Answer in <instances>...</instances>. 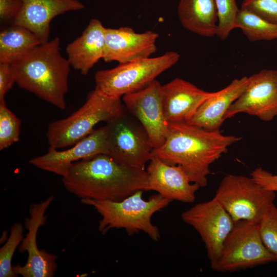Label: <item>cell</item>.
<instances>
[{
	"label": "cell",
	"instance_id": "obj_1",
	"mask_svg": "<svg viewBox=\"0 0 277 277\" xmlns=\"http://www.w3.org/2000/svg\"><path fill=\"white\" fill-rule=\"evenodd\" d=\"M66 189L81 199L120 201L140 190L148 191L145 169L98 154L73 163L62 176Z\"/></svg>",
	"mask_w": 277,
	"mask_h": 277
},
{
	"label": "cell",
	"instance_id": "obj_2",
	"mask_svg": "<svg viewBox=\"0 0 277 277\" xmlns=\"http://www.w3.org/2000/svg\"><path fill=\"white\" fill-rule=\"evenodd\" d=\"M240 140L186 122L169 123L165 143L154 150L162 161L181 166L192 183L203 187L207 185L210 165Z\"/></svg>",
	"mask_w": 277,
	"mask_h": 277
},
{
	"label": "cell",
	"instance_id": "obj_3",
	"mask_svg": "<svg viewBox=\"0 0 277 277\" xmlns=\"http://www.w3.org/2000/svg\"><path fill=\"white\" fill-rule=\"evenodd\" d=\"M60 45V38L55 37L37 46L11 65L15 83L20 88L64 110L71 66L62 55Z\"/></svg>",
	"mask_w": 277,
	"mask_h": 277
},
{
	"label": "cell",
	"instance_id": "obj_4",
	"mask_svg": "<svg viewBox=\"0 0 277 277\" xmlns=\"http://www.w3.org/2000/svg\"><path fill=\"white\" fill-rule=\"evenodd\" d=\"M144 191L137 190L117 201L84 199L81 202L93 207L101 216L98 230L102 234L113 228H122L129 235L143 231L153 241H158L160 232L152 224L151 217L155 213L165 208L171 201L159 193L144 200Z\"/></svg>",
	"mask_w": 277,
	"mask_h": 277
},
{
	"label": "cell",
	"instance_id": "obj_5",
	"mask_svg": "<svg viewBox=\"0 0 277 277\" xmlns=\"http://www.w3.org/2000/svg\"><path fill=\"white\" fill-rule=\"evenodd\" d=\"M124 110L121 98L109 96L95 88L78 109L49 125L46 133L48 148L58 149L74 145L92 132L96 124L107 122Z\"/></svg>",
	"mask_w": 277,
	"mask_h": 277
},
{
	"label": "cell",
	"instance_id": "obj_6",
	"mask_svg": "<svg viewBox=\"0 0 277 277\" xmlns=\"http://www.w3.org/2000/svg\"><path fill=\"white\" fill-rule=\"evenodd\" d=\"M180 57L177 52L169 51L159 56L118 64L114 68L98 70L94 76L95 88L109 96L121 98L148 86L174 66Z\"/></svg>",
	"mask_w": 277,
	"mask_h": 277
},
{
	"label": "cell",
	"instance_id": "obj_7",
	"mask_svg": "<svg viewBox=\"0 0 277 277\" xmlns=\"http://www.w3.org/2000/svg\"><path fill=\"white\" fill-rule=\"evenodd\" d=\"M277 262L261 239L258 223L241 220L225 240L218 259L210 264L218 272H234Z\"/></svg>",
	"mask_w": 277,
	"mask_h": 277
},
{
	"label": "cell",
	"instance_id": "obj_8",
	"mask_svg": "<svg viewBox=\"0 0 277 277\" xmlns=\"http://www.w3.org/2000/svg\"><path fill=\"white\" fill-rule=\"evenodd\" d=\"M234 223L246 220L258 223L275 199V192L265 189L251 176L229 174L220 183L214 197Z\"/></svg>",
	"mask_w": 277,
	"mask_h": 277
},
{
	"label": "cell",
	"instance_id": "obj_9",
	"mask_svg": "<svg viewBox=\"0 0 277 277\" xmlns=\"http://www.w3.org/2000/svg\"><path fill=\"white\" fill-rule=\"evenodd\" d=\"M108 154L117 162L145 169L154 149L145 129L125 110L106 122Z\"/></svg>",
	"mask_w": 277,
	"mask_h": 277
},
{
	"label": "cell",
	"instance_id": "obj_10",
	"mask_svg": "<svg viewBox=\"0 0 277 277\" xmlns=\"http://www.w3.org/2000/svg\"><path fill=\"white\" fill-rule=\"evenodd\" d=\"M183 221L200 234L210 264L220 255L223 244L234 227L233 219L214 198L199 203L182 213Z\"/></svg>",
	"mask_w": 277,
	"mask_h": 277
},
{
	"label": "cell",
	"instance_id": "obj_11",
	"mask_svg": "<svg viewBox=\"0 0 277 277\" xmlns=\"http://www.w3.org/2000/svg\"><path fill=\"white\" fill-rule=\"evenodd\" d=\"M240 113L255 116L265 122L277 115V70L263 69L248 77L245 89L230 106L224 119Z\"/></svg>",
	"mask_w": 277,
	"mask_h": 277
},
{
	"label": "cell",
	"instance_id": "obj_12",
	"mask_svg": "<svg viewBox=\"0 0 277 277\" xmlns=\"http://www.w3.org/2000/svg\"><path fill=\"white\" fill-rule=\"evenodd\" d=\"M54 199L50 196L45 201L33 204L29 209L30 216L26 217L25 226L28 230L21 242L18 250L27 252V260L23 266H13L14 273L23 277H52L57 267V255L40 250L37 245L36 236L39 228L44 225L46 216L45 213Z\"/></svg>",
	"mask_w": 277,
	"mask_h": 277
},
{
	"label": "cell",
	"instance_id": "obj_13",
	"mask_svg": "<svg viewBox=\"0 0 277 277\" xmlns=\"http://www.w3.org/2000/svg\"><path fill=\"white\" fill-rule=\"evenodd\" d=\"M162 85L155 80L145 88L124 95L126 108L140 122L148 133L154 149L165 142L168 123L163 110Z\"/></svg>",
	"mask_w": 277,
	"mask_h": 277
},
{
	"label": "cell",
	"instance_id": "obj_14",
	"mask_svg": "<svg viewBox=\"0 0 277 277\" xmlns=\"http://www.w3.org/2000/svg\"><path fill=\"white\" fill-rule=\"evenodd\" d=\"M159 36L151 30L136 33L129 27L106 28L103 59L123 64L149 57L156 52Z\"/></svg>",
	"mask_w": 277,
	"mask_h": 277
},
{
	"label": "cell",
	"instance_id": "obj_15",
	"mask_svg": "<svg viewBox=\"0 0 277 277\" xmlns=\"http://www.w3.org/2000/svg\"><path fill=\"white\" fill-rule=\"evenodd\" d=\"M102 153L108 154L106 125L94 130L66 150L48 148L46 153L31 159L29 163L40 169L63 176L73 163Z\"/></svg>",
	"mask_w": 277,
	"mask_h": 277
},
{
	"label": "cell",
	"instance_id": "obj_16",
	"mask_svg": "<svg viewBox=\"0 0 277 277\" xmlns=\"http://www.w3.org/2000/svg\"><path fill=\"white\" fill-rule=\"evenodd\" d=\"M146 171L148 191H155L171 202L191 203L194 201L195 193L201 187L190 181L181 166L162 161L154 150Z\"/></svg>",
	"mask_w": 277,
	"mask_h": 277
},
{
	"label": "cell",
	"instance_id": "obj_17",
	"mask_svg": "<svg viewBox=\"0 0 277 277\" xmlns=\"http://www.w3.org/2000/svg\"><path fill=\"white\" fill-rule=\"evenodd\" d=\"M165 118L169 123H187L197 109L214 93L204 91L182 78L176 77L162 85Z\"/></svg>",
	"mask_w": 277,
	"mask_h": 277
},
{
	"label": "cell",
	"instance_id": "obj_18",
	"mask_svg": "<svg viewBox=\"0 0 277 277\" xmlns=\"http://www.w3.org/2000/svg\"><path fill=\"white\" fill-rule=\"evenodd\" d=\"M22 7L13 23L33 32L42 43L49 41L50 23L66 12L85 9L79 0H22Z\"/></svg>",
	"mask_w": 277,
	"mask_h": 277
},
{
	"label": "cell",
	"instance_id": "obj_19",
	"mask_svg": "<svg viewBox=\"0 0 277 277\" xmlns=\"http://www.w3.org/2000/svg\"><path fill=\"white\" fill-rule=\"evenodd\" d=\"M105 29L99 19L92 18L81 35L66 47L67 60L70 66L84 75L103 58Z\"/></svg>",
	"mask_w": 277,
	"mask_h": 277
},
{
	"label": "cell",
	"instance_id": "obj_20",
	"mask_svg": "<svg viewBox=\"0 0 277 277\" xmlns=\"http://www.w3.org/2000/svg\"><path fill=\"white\" fill-rule=\"evenodd\" d=\"M248 83L247 76L235 78L224 88L214 92L187 123L209 131L220 130L226 112L244 91Z\"/></svg>",
	"mask_w": 277,
	"mask_h": 277
},
{
	"label": "cell",
	"instance_id": "obj_21",
	"mask_svg": "<svg viewBox=\"0 0 277 277\" xmlns=\"http://www.w3.org/2000/svg\"><path fill=\"white\" fill-rule=\"evenodd\" d=\"M177 16L182 26L190 32L205 37L216 35L215 0H180Z\"/></svg>",
	"mask_w": 277,
	"mask_h": 277
},
{
	"label": "cell",
	"instance_id": "obj_22",
	"mask_svg": "<svg viewBox=\"0 0 277 277\" xmlns=\"http://www.w3.org/2000/svg\"><path fill=\"white\" fill-rule=\"evenodd\" d=\"M42 43L24 26L12 24L3 27L0 32V63H14Z\"/></svg>",
	"mask_w": 277,
	"mask_h": 277
},
{
	"label": "cell",
	"instance_id": "obj_23",
	"mask_svg": "<svg viewBox=\"0 0 277 277\" xmlns=\"http://www.w3.org/2000/svg\"><path fill=\"white\" fill-rule=\"evenodd\" d=\"M236 26L251 42L277 39V25L241 8L237 16Z\"/></svg>",
	"mask_w": 277,
	"mask_h": 277
},
{
	"label": "cell",
	"instance_id": "obj_24",
	"mask_svg": "<svg viewBox=\"0 0 277 277\" xmlns=\"http://www.w3.org/2000/svg\"><path fill=\"white\" fill-rule=\"evenodd\" d=\"M23 225L15 223L11 227L10 234L0 249V276L16 277L11 264L12 257L24 239Z\"/></svg>",
	"mask_w": 277,
	"mask_h": 277
},
{
	"label": "cell",
	"instance_id": "obj_25",
	"mask_svg": "<svg viewBox=\"0 0 277 277\" xmlns=\"http://www.w3.org/2000/svg\"><path fill=\"white\" fill-rule=\"evenodd\" d=\"M21 120L0 101V150L6 149L19 140Z\"/></svg>",
	"mask_w": 277,
	"mask_h": 277
},
{
	"label": "cell",
	"instance_id": "obj_26",
	"mask_svg": "<svg viewBox=\"0 0 277 277\" xmlns=\"http://www.w3.org/2000/svg\"><path fill=\"white\" fill-rule=\"evenodd\" d=\"M217 23L216 36L225 39L236 26V18L240 9L236 0H215Z\"/></svg>",
	"mask_w": 277,
	"mask_h": 277
},
{
	"label": "cell",
	"instance_id": "obj_27",
	"mask_svg": "<svg viewBox=\"0 0 277 277\" xmlns=\"http://www.w3.org/2000/svg\"><path fill=\"white\" fill-rule=\"evenodd\" d=\"M258 225L263 244L277 259V208L274 203L265 211Z\"/></svg>",
	"mask_w": 277,
	"mask_h": 277
},
{
	"label": "cell",
	"instance_id": "obj_28",
	"mask_svg": "<svg viewBox=\"0 0 277 277\" xmlns=\"http://www.w3.org/2000/svg\"><path fill=\"white\" fill-rule=\"evenodd\" d=\"M241 8L277 25V0H243Z\"/></svg>",
	"mask_w": 277,
	"mask_h": 277
},
{
	"label": "cell",
	"instance_id": "obj_29",
	"mask_svg": "<svg viewBox=\"0 0 277 277\" xmlns=\"http://www.w3.org/2000/svg\"><path fill=\"white\" fill-rule=\"evenodd\" d=\"M22 7V0H0L1 23L13 24Z\"/></svg>",
	"mask_w": 277,
	"mask_h": 277
},
{
	"label": "cell",
	"instance_id": "obj_30",
	"mask_svg": "<svg viewBox=\"0 0 277 277\" xmlns=\"http://www.w3.org/2000/svg\"><path fill=\"white\" fill-rule=\"evenodd\" d=\"M15 83L11 63H0V101L5 100V95Z\"/></svg>",
	"mask_w": 277,
	"mask_h": 277
},
{
	"label": "cell",
	"instance_id": "obj_31",
	"mask_svg": "<svg viewBox=\"0 0 277 277\" xmlns=\"http://www.w3.org/2000/svg\"><path fill=\"white\" fill-rule=\"evenodd\" d=\"M250 176L265 189L277 192V174L274 175L261 167H258L252 171Z\"/></svg>",
	"mask_w": 277,
	"mask_h": 277
}]
</instances>
